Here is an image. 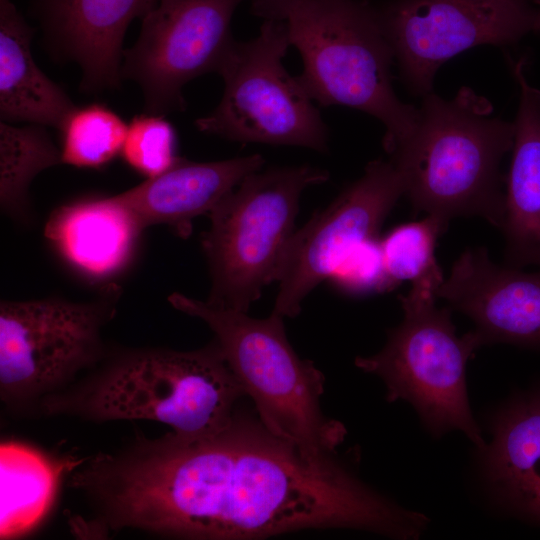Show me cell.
I'll return each instance as SVG.
<instances>
[{"mask_svg": "<svg viewBox=\"0 0 540 540\" xmlns=\"http://www.w3.org/2000/svg\"><path fill=\"white\" fill-rule=\"evenodd\" d=\"M70 486L92 504L98 530L181 539H263L327 528L416 539L426 523L424 514L367 486L335 456L312 458L258 416L237 411L214 434L138 438L84 459Z\"/></svg>", "mask_w": 540, "mask_h": 540, "instance_id": "1", "label": "cell"}, {"mask_svg": "<svg viewBox=\"0 0 540 540\" xmlns=\"http://www.w3.org/2000/svg\"><path fill=\"white\" fill-rule=\"evenodd\" d=\"M415 130L390 159L413 208L450 221L480 216L500 228L505 203L503 157L514 122L494 116L492 103L463 86L451 99L423 96Z\"/></svg>", "mask_w": 540, "mask_h": 540, "instance_id": "2", "label": "cell"}, {"mask_svg": "<svg viewBox=\"0 0 540 540\" xmlns=\"http://www.w3.org/2000/svg\"><path fill=\"white\" fill-rule=\"evenodd\" d=\"M245 391L214 340L193 351L126 352L85 383L40 401L47 415L92 421L152 420L181 437L214 434L230 424Z\"/></svg>", "mask_w": 540, "mask_h": 540, "instance_id": "3", "label": "cell"}, {"mask_svg": "<svg viewBox=\"0 0 540 540\" xmlns=\"http://www.w3.org/2000/svg\"><path fill=\"white\" fill-rule=\"evenodd\" d=\"M264 20H281L300 53L297 79L321 106L341 105L377 118L384 150L394 154L413 134L419 109L402 102L392 84L395 60L376 6L368 0H289Z\"/></svg>", "mask_w": 540, "mask_h": 540, "instance_id": "4", "label": "cell"}, {"mask_svg": "<svg viewBox=\"0 0 540 540\" xmlns=\"http://www.w3.org/2000/svg\"><path fill=\"white\" fill-rule=\"evenodd\" d=\"M168 301L213 331L257 416L272 433L312 458L335 456L346 429L323 414L320 399L325 377L293 349L283 317L272 312L266 318H254L181 293L171 294Z\"/></svg>", "mask_w": 540, "mask_h": 540, "instance_id": "5", "label": "cell"}, {"mask_svg": "<svg viewBox=\"0 0 540 540\" xmlns=\"http://www.w3.org/2000/svg\"><path fill=\"white\" fill-rule=\"evenodd\" d=\"M328 178L326 170L311 165L260 169L215 205L201 236L211 276L208 302L248 312L276 281L296 231L302 192Z\"/></svg>", "mask_w": 540, "mask_h": 540, "instance_id": "6", "label": "cell"}, {"mask_svg": "<svg viewBox=\"0 0 540 540\" xmlns=\"http://www.w3.org/2000/svg\"><path fill=\"white\" fill-rule=\"evenodd\" d=\"M442 283L414 282L407 295H399L402 322L389 331L380 352L356 357L355 365L383 380L388 401L409 402L434 436L460 430L482 450L486 444L466 384L467 362L482 345L473 330L458 336L450 308L437 307Z\"/></svg>", "mask_w": 540, "mask_h": 540, "instance_id": "7", "label": "cell"}, {"mask_svg": "<svg viewBox=\"0 0 540 540\" xmlns=\"http://www.w3.org/2000/svg\"><path fill=\"white\" fill-rule=\"evenodd\" d=\"M291 46L281 20H264L259 34L236 42L218 74L223 96L195 126L201 132L241 143L328 150V129L313 99L282 64Z\"/></svg>", "mask_w": 540, "mask_h": 540, "instance_id": "8", "label": "cell"}, {"mask_svg": "<svg viewBox=\"0 0 540 540\" xmlns=\"http://www.w3.org/2000/svg\"><path fill=\"white\" fill-rule=\"evenodd\" d=\"M112 300L1 301L0 394L25 405L60 392L102 355L101 328Z\"/></svg>", "mask_w": 540, "mask_h": 540, "instance_id": "9", "label": "cell"}, {"mask_svg": "<svg viewBox=\"0 0 540 540\" xmlns=\"http://www.w3.org/2000/svg\"><path fill=\"white\" fill-rule=\"evenodd\" d=\"M407 88L433 91L439 68L476 46H511L540 35L533 0H388L375 5Z\"/></svg>", "mask_w": 540, "mask_h": 540, "instance_id": "10", "label": "cell"}, {"mask_svg": "<svg viewBox=\"0 0 540 540\" xmlns=\"http://www.w3.org/2000/svg\"><path fill=\"white\" fill-rule=\"evenodd\" d=\"M243 0H158L141 19L135 44L123 52L121 77L136 82L149 114L185 108L182 89L219 72L236 41L232 16Z\"/></svg>", "mask_w": 540, "mask_h": 540, "instance_id": "11", "label": "cell"}, {"mask_svg": "<svg viewBox=\"0 0 540 540\" xmlns=\"http://www.w3.org/2000/svg\"><path fill=\"white\" fill-rule=\"evenodd\" d=\"M404 196L403 177L389 159L369 162L363 175L296 230L276 281L272 312L296 317L304 299L366 242L379 238L385 219Z\"/></svg>", "mask_w": 540, "mask_h": 540, "instance_id": "12", "label": "cell"}, {"mask_svg": "<svg viewBox=\"0 0 540 540\" xmlns=\"http://www.w3.org/2000/svg\"><path fill=\"white\" fill-rule=\"evenodd\" d=\"M438 299L467 315L481 345L540 349V270L495 264L486 248L466 249L437 290Z\"/></svg>", "mask_w": 540, "mask_h": 540, "instance_id": "13", "label": "cell"}, {"mask_svg": "<svg viewBox=\"0 0 540 540\" xmlns=\"http://www.w3.org/2000/svg\"><path fill=\"white\" fill-rule=\"evenodd\" d=\"M152 8L150 0H36L43 27L78 63L91 92L119 84L126 30Z\"/></svg>", "mask_w": 540, "mask_h": 540, "instance_id": "14", "label": "cell"}, {"mask_svg": "<svg viewBox=\"0 0 540 540\" xmlns=\"http://www.w3.org/2000/svg\"><path fill=\"white\" fill-rule=\"evenodd\" d=\"M264 162L260 154L215 162L179 158L162 174L113 197L143 229L166 224L186 237L194 218L209 214L247 175L260 170Z\"/></svg>", "mask_w": 540, "mask_h": 540, "instance_id": "15", "label": "cell"}, {"mask_svg": "<svg viewBox=\"0 0 540 540\" xmlns=\"http://www.w3.org/2000/svg\"><path fill=\"white\" fill-rule=\"evenodd\" d=\"M508 60L520 93L500 226L505 264L540 266V90L526 77V58Z\"/></svg>", "mask_w": 540, "mask_h": 540, "instance_id": "16", "label": "cell"}, {"mask_svg": "<svg viewBox=\"0 0 540 540\" xmlns=\"http://www.w3.org/2000/svg\"><path fill=\"white\" fill-rule=\"evenodd\" d=\"M490 430L480 450L487 484L507 508L540 525V388L509 401Z\"/></svg>", "mask_w": 540, "mask_h": 540, "instance_id": "17", "label": "cell"}, {"mask_svg": "<svg viewBox=\"0 0 540 540\" xmlns=\"http://www.w3.org/2000/svg\"><path fill=\"white\" fill-rule=\"evenodd\" d=\"M143 230L111 196L58 208L45 226V236L73 267L101 279L127 264Z\"/></svg>", "mask_w": 540, "mask_h": 540, "instance_id": "18", "label": "cell"}, {"mask_svg": "<svg viewBox=\"0 0 540 540\" xmlns=\"http://www.w3.org/2000/svg\"><path fill=\"white\" fill-rule=\"evenodd\" d=\"M32 30L10 0H0V115L2 121L61 129L76 108L36 65Z\"/></svg>", "mask_w": 540, "mask_h": 540, "instance_id": "19", "label": "cell"}, {"mask_svg": "<svg viewBox=\"0 0 540 540\" xmlns=\"http://www.w3.org/2000/svg\"><path fill=\"white\" fill-rule=\"evenodd\" d=\"M27 444L2 442L0 447V538L11 539L35 528L52 507L65 466Z\"/></svg>", "mask_w": 540, "mask_h": 540, "instance_id": "20", "label": "cell"}, {"mask_svg": "<svg viewBox=\"0 0 540 540\" xmlns=\"http://www.w3.org/2000/svg\"><path fill=\"white\" fill-rule=\"evenodd\" d=\"M62 163L58 149L44 126L0 124V202L13 218H25L28 190L37 174Z\"/></svg>", "mask_w": 540, "mask_h": 540, "instance_id": "21", "label": "cell"}, {"mask_svg": "<svg viewBox=\"0 0 540 540\" xmlns=\"http://www.w3.org/2000/svg\"><path fill=\"white\" fill-rule=\"evenodd\" d=\"M450 221L428 214L420 221L392 228L380 239L386 271L398 286L403 281H444L435 257L436 243Z\"/></svg>", "mask_w": 540, "mask_h": 540, "instance_id": "22", "label": "cell"}, {"mask_svg": "<svg viewBox=\"0 0 540 540\" xmlns=\"http://www.w3.org/2000/svg\"><path fill=\"white\" fill-rule=\"evenodd\" d=\"M128 125L110 109L76 107L60 129L62 163L99 168L121 153Z\"/></svg>", "mask_w": 540, "mask_h": 540, "instance_id": "23", "label": "cell"}, {"mask_svg": "<svg viewBox=\"0 0 540 540\" xmlns=\"http://www.w3.org/2000/svg\"><path fill=\"white\" fill-rule=\"evenodd\" d=\"M162 116L134 117L121 150L124 160L147 178L162 174L179 160L175 130Z\"/></svg>", "mask_w": 540, "mask_h": 540, "instance_id": "24", "label": "cell"}, {"mask_svg": "<svg viewBox=\"0 0 540 540\" xmlns=\"http://www.w3.org/2000/svg\"><path fill=\"white\" fill-rule=\"evenodd\" d=\"M380 239L366 242L340 264L328 279L334 289L349 297L360 298L397 287L386 271Z\"/></svg>", "mask_w": 540, "mask_h": 540, "instance_id": "25", "label": "cell"}, {"mask_svg": "<svg viewBox=\"0 0 540 540\" xmlns=\"http://www.w3.org/2000/svg\"><path fill=\"white\" fill-rule=\"evenodd\" d=\"M289 0H251V11L264 19L267 13L276 5Z\"/></svg>", "mask_w": 540, "mask_h": 540, "instance_id": "26", "label": "cell"}, {"mask_svg": "<svg viewBox=\"0 0 540 540\" xmlns=\"http://www.w3.org/2000/svg\"><path fill=\"white\" fill-rule=\"evenodd\" d=\"M152 6L154 7L156 5V3L158 2V0H150Z\"/></svg>", "mask_w": 540, "mask_h": 540, "instance_id": "27", "label": "cell"}, {"mask_svg": "<svg viewBox=\"0 0 540 540\" xmlns=\"http://www.w3.org/2000/svg\"><path fill=\"white\" fill-rule=\"evenodd\" d=\"M536 5L540 6V0H533Z\"/></svg>", "mask_w": 540, "mask_h": 540, "instance_id": "28", "label": "cell"}]
</instances>
